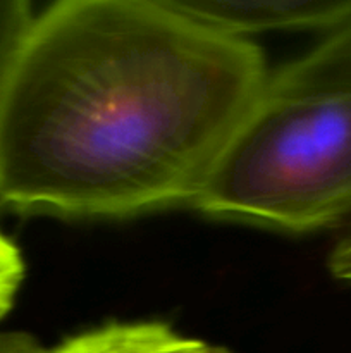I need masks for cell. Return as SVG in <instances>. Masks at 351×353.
Instances as JSON below:
<instances>
[{
    "label": "cell",
    "instance_id": "cell-2",
    "mask_svg": "<svg viewBox=\"0 0 351 353\" xmlns=\"http://www.w3.org/2000/svg\"><path fill=\"white\" fill-rule=\"evenodd\" d=\"M191 209L288 233L348 226L329 271L351 285V92L264 90Z\"/></svg>",
    "mask_w": 351,
    "mask_h": 353
},
{
    "label": "cell",
    "instance_id": "cell-3",
    "mask_svg": "<svg viewBox=\"0 0 351 353\" xmlns=\"http://www.w3.org/2000/svg\"><path fill=\"white\" fill-rule=\"evenodd\" d=\"M179 10L229 37L272 31L327 34L351 17V0H171Z\"/></svg>",
    "mask_w": 351,
    "mask_h": 353
},
{
    "label": "cell",
    "instance_id": "cell-6",
    "mask_svg": "<svg viewBox=\"0 0 351 353\" xmlns=\"http://www.w3.org/2000/svg\"><path fill=\"white\" fill-rule=\"evenodd\" d=\"M33 17L26 0H0V86Z\"/></svg>",
    "mask_w": 351,
    "mask_h": 353
},
{
    "label": "cell",
    "instance_id": "cell-5",
    "mask_svg": "<svg viewBox=\"0 0 351 353\" xmlns=\"http://www.w3.org/2000/svg\"><path fill=\"white\" fill-rule=\"evenodd\" d=\"M205 341L158 321L105 323L65 338L48 353H203Z\"/></svg>",
    "mask_w": 351,
    "mask_h": 353
},
{
    "label": "cell",
    "instance_id": "cell-4",
    "mask_svg": "<svg viewBox=\"0 0 351 353\" xmlns=\"http://www.w3.org/2000/svg\"><path fill=\"white\" fill-rule=\"evenodd\" d=\"M275 93L351 92V17L295 61L268 74Z\"/></svg>",
    "mask_w": 351,
    "mask_h": 353
},
{
    "label": "cell",
    "instance_id": "cell-7",
    "mask_svg": "<svg viewBox=\"0 0 351 353\" xmlns=\"http://www.w3.org/2000/svg\"><path fill=\"white\" fill-rule=\"evenodd\" d=\"M24 272L26 268L19 247L0 231V321L12 309Z\"/></svg>",
    "mask_w": 351,
    "mask_h": 353
},
{
    "label": "cell",
    "instance_id": "cell-8",
    "mask_svg": "<svg viewBox=\"0 0 351 353\" xmlns=\"http://www.w3.org/2000/svg\"><path fill=\"white\" fill-rule=\"evenodd\" d=\"M33 334L24 331H6L0 333V353H48Z\"/></svg>",
    "mask_w": 351,
    "mask_h": 353
},
{
    "label": "cell",
    "instance_id": "cell-1",
    "mask_svg": "<svg viewBox=\"0 0 351 353\" xmlns=\"http://www.w3.org/2000/svg\"><path fill=\"white\" fill-rule=\"evenodd\" d=\"M268 74L257 43L171 0L52 3L0 86V209L127 219L193 207Z\"/></svg>",
    "mask_w": 351,
    "mask_h": 353
},
{
    "label": "cell",
    "instance_id": "cell-9",
    "mask_svg": "<svg viewBox=\"0 0 351 353\" xmlns=\"http://www.w3.org/2000/svg\"><path fill=\"white\" fill-rule=\"evenodd\" d=\"M203 353H231V352L224 350V348H220V347H210V345H209V348H206V350Z\"/></svg>",
    "mask_w": 351,
    "mask_h": 353
}]
</instances>
